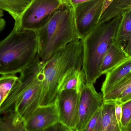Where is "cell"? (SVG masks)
<instances>
[{
  "label": "cell",
  "mask_w": 131,
  "mask_h": 131,
  "mask_svg": "<svg viewBox=\"0 0 131 131\" xmlns=\"http://www.w3.org/2000/svg\"><path fill=\"white\" fill-rule=\"evenodd\" d=\"M38 55L36 31L17 30L0 41V75H15L31 64Z\"/></svg>",
  "instance_id": "3957f363"
},
{
  "label": "cell",
  "mask_w": 131,
  "mask_h": 131,
  "mask_svg": "<svg viewBox=\"0 0 131 131\" xmlns=\"http://www.w3.org/2000/svg\"><path fill=\"white\" fill-rule=\"evenodd\" d=\"M4 15V13H3V11L0 10V17H2Z\"/></svg>",
  "instance_id": "4dcf8cb0"
},
{
  "label": "cell",
  "mask_w": 131,
  "mask_h": 131,
  "mask_svg": "<svg viewBox=\"0 0 131 131\" xmlns=\"http://www.w3.org/2000/svg\"><path fill=\"white\" fill-rule=\"evenodd\" d=\"M131 37V10H130L126 11L122 14L114 41L124 47L123 44H126Z\"/></svg>",
  "instance_id": "e0dca14e"
},
{
  "label": "cell",
  "mask_w": 131,
  "mask_h": 131,
  "mask_svg": "<svg viewBox=\"0 0 131 131\" xmlns=\"http://www.w3.org/2000/svg\"><path fill=\"white\" fill-rule=\"evenodd\" d=\"M60 121L56 100L53 103L40 105L25 121L26 131H46Z\"/></svg>",
  "instance_id": "30bf717a"
},
{
  "label": "cell",
  "mask_w": 131,
  "mask_h": 131,
  "mask_svg": "<svg viewBox=\"0 0 131 131\" xmlns=\"http://www.w3.org/2000/svg\"><path fill=\"white\" fill-rule=\"evenodd\" d=\"M126 131H131V120L127 128Z\"/></svg>",
  "instance_id": "f546056e"
},
{
  "label": "cell",
  "mask_w": 131,
  "mask_h": 131,
  "mask_svg": "<svg viewBox=\"0 0 131 131\" xmlns=\"http://www.w3.org/2000/svg\"><path fill=\"white\" fill-rule=\"evenodd\" d=\"M114 1V0H105L102 15L103 14V12L106 10V9L111 4V3Z\"/></svg>",
  "instance_id": "83f0119b"
},
{
  "label": "cell",
  "mask_w": 131,
  "mask_h": 131,
  "mask_svg": "<svg viewBox=\"0 0 131 131\" xmlns=\"http://www.w3.org/2000/svg\"><path fill=\"white\" fill-rule=\"evenodd\" d=\"M0 115V131H26L25 122L14 110Z\"/></svg>",
  "instance_id": "9a60e30c"
},
{
  "label": "cell",
  "mask_w": 131,
  "mask_h": 131,
  "mask_svg": "<svg viewBox=\"0 0 131 131\" xmlns=\"http://www.w3.org/2000/svg\"><path fill=\"white\" fill-rule=\"evenodd\" d=\"M103 103L102 94L96 91L94 84L86 83L80 92L79 121L76 131H84L88 123Z\"/></svg>",
  "instance_id": "ba28073f"
},
{
  "label": "cell",
  "mask_w": 131,
  "mask_h": 131,
  "mask_svg": "<svg viewBox=\"0 0 131 131\" xmlns=\"http://www.w3.org/2000/svg\"><path fill=\"white\" fill-rule=\"evenodd\" d=\"M83 51L82 40L78 38L42 64L43 81L40 105L53 102L57 98L60 83L66 75L74 68L81 69Z\"/></svg>",
  "instance_id": "7a4b0ae2"
},
{
  "label": "cell",
  "mask_w": 131,
  "mask_h": 131,
  "mask_svg": "<svg viewBox=\"0 0 131 131\" xmlns=\"http://www.w3.org/2000/svg\"><path fill=\"white\" fill-rule=\"evenodd\" d=\"M86 84L85 75L82 69L74 68L64 76L58 87L59 92L72 90L80 92Z\"/></svg>",
  "instance_id": "5bb4252c"
},
{
  "label": "cell",
  "mask_w": 131,
  "mask_h": 131,
  "mask_svg": "<svg viewBox=\"0 0 131 131\" xmlns=\"http://www.w3.org/2000/svg\"><path fill=\"white\" fill-rule=\"evenodd\" d=\"M130 57L125 51L124 47L114 41L102 59L100 69L101 75L105 74Z\"/></svg>",
  "instance_id": "7c38bea8"
},
{
  "label": "cell",
  "mask_w": 131,
  "mask_h": 131,
  "mask_svg": "<svg viewBox=\"0 0 131 131\" xmlns=\"http://www.w3.org/2000/svg\"><path fill=\"white\" fill-rule=\"evenodd\" d=\"M115 112L120 130L121 131H122V105L118 104H115Z\"/></svg>",
  "instance_id": "d4e9b609"
},
{
  "label": "cell",
  "mask_w": 131,
  "mask_h": 131,
  "mask_svg": "<svg viewBox=\"0 0 131 131\" xmlns=\"http://www.w3.org/2000/svg\"><path fill=\"white\" fill-rule=\"evenodd\" d=\"M101 108L98 110L88 123L84 131H101Z\"/></svg>",
  "instance_id": "44dd1931"
},
{
  "label": "cell",
  "mask_w": 131,
  "mask_h": 131,
  "mask_svg": "<svg viewBox=\"0 0 131 131\" xmlns=\"http://www.w3.org/2000/svg\"><path fill=\"white\" fill-rule=\"evenodd\" d=\"M90 0H61L63 6L73 7L81 3Z\"/></svg>",
  "instance_id": "484cf974"
},
{
  "label": "cell",
  "mask_w": 131,
  "mask_h": 131,
  "mask_svg": "<svg viewBox=\"0 0 131 131\" xmlns=\"http://www.w3.org/2000/svg\"><path fill=\"white\" fill-rule=\"evenodd\" d=\"M121 15L102 23L82 39L83 57L82 69L86 84H94L101 75L100 67L103 57L114 41Z\"/></svg>",
  "instance_id": "5b68a950"
},
{
  "label": "cell",
  "mask_w": 131,
  "mask_h": 131,
  "mask_svg": "<svg viewBox=\"0 0 131 131\" xmlns=\"http://www.w3.org/2000/svg\"><path fill=\"white\" fill-rule=\"evenodd\" d=\"M20 74L0 107V115L14 110L25 122L40 106L42 97L43 74L42 63L38 55Z\"/></svg>",
  "instance_id": "6da1fadb"
},
{
  "label": "cell",
  "mask_w": 131,
  "mask_h": 131,
  "mask_svg": "<svg viewBox=\"0 0 131 131\" xmlns=\"http://www.w3.org/2000/svg\"><path fill=\"white\" fill-rule=\"evenodd\" d=\"M36 32L38 55L44 64L59 50L79 38L75 29L73 7L62 6Z\"/></svg>",
  "instance_id": "277c9868"
},
{
  "label": "cell",
  "mask_w": 131,
  "mask_h": 131,
  "mask_svg": "<svg viewBox=\"0 0 131 131\" xmlns=\"http://www.w3.org/2000/svg\"><path fill=\"white\" fill-rule=\"evenodd\" d=\"M101 88L102 95L111 90L123 79L131 75V57L106 74Z\"/></svg>",
  "instance_id": "8fae6325"
},
{
  "label": "cell",
  "mask_w": 131,
  "mask_h": 131,
  "mask_svg": "<svg viewBox=\"0 0 131 131\" xmlns=\"http://www.w3.org/2000/svg\"><path fill=\"white\" fill-rule=\"evenodd\" d=\"M33 0H0V10L7 12L15 21L14 28L18 30L23 14Z\"/></svg>",
  "instance_id": "4fadbf2b"
},
{
  "label": "cell",
  "mask_w": 131,
  "mask_h": 131,
  "mask_svg": "<svg viewBox=\"0 0 131 131\" xmlns=\"http://www.w3.org/2000/svg\"><path fill=\"white\" fill-rule=\"evenodd\" d=\"M101 115V131H121L115 116L114 104L104 102Z\"/></svg>",
  "instance_id": "2e32d148"
},
{
  "label": "cell",
  "mask_w": 131,
  "mask_h": 131,
  "mask_svg": "<svg viewBox=\"0 0 131 131\" xmlns=\"http://www.w3.org/2000/svg\"><path fill=\"white\" fill-rule=\"evenodd\" d=\"M5 25L6 21L2 17H0V32L4 28Z\"/></svg>",
  "instance_id": "f1b7e54d"
},
{
  "label": "cell",
  "mask_w": 131,
  "mask_h": 131,
  "mask_svg": "<svg viewBox=\"0 0 131 131\" xmlns=\"http://www.w3.org/2000/svg\"><path fill=\"white\" fill-rule=\"evenodd\" d=\"M131 100V86L124 90L116 99L112 102L121 105Z\"/></svg>",
  "instance_id": "603a6c76"
},
{
  "label": "cell",
  "mask_w": 131,
  "mask_h": 131,
  "mask_svg": "<svg viewBox=\"0 0 131 131\" xmlns=\"http://www.w3.org/2000/svg\"><path fill=\"white\" fill-rule=\"evenodd\" d=\"M80 92L72 90L59 92L56 100L60 121L71 131H76L79 121V105Z\"/></svg>",
  "instance_id": "9c48e42d"
},
{
  "label": "cell",
  "mask_w": 131,
  "mask_h": 131,
  "mask_svg": "<svg viewBox=\"0 0 131 131\" xmlns=\"http://www.w3.org/2000/svg\"><path fill=\"white\" fill-rule=\"evenodd\" d=\"M18 78V77L15 75H5L0 77V107L7 98Z\"/></svg>",
  "instance_id": "d6986e66"
},
{
  "label": "cell",
  "mask_w": 131,
  "mask_h": 131,
  "mask_svg": "<svg viewBox=\"0 0 131 131\" xmlns=\"http://www.w3.org/2000/svg\"><path fill=\"white\" fill-rule=\"evenodd\" d=\"M124 50L128 56L131 57V37L124 48Z\"/></svg>",
  "instance_id": "4316f807"
},
{
  "label": "cell",
  "mask_w": 131,
  "mask_h": 131,
  "mask_svg": "<svg viewBox=\"0 0 131 131\" xmlns=\"http://www.w3.org/2000/svg\"><path fill=\"white\" fill-rule=\"evenodd\" d=\"M63 6L61 0H33L21 16L18 30L37 31Z\"/></svg>",
  "instance_id": "8992f818"
},
{
  "label": "cell",
  "mask_w": 131,
  "mask_h": 131,
  "mask_svg": "<svg viewBox=\"0 0 131 131\" xmlns=\"http://www.w3.org/2000/svg\"><path fill=\"white\" fill-rule=\"evenodd\" d=\"M131 86V75L123 79L112 89L102 95L104 102L112 103L126 88Z\"/></svg>",
  "instance_id": "ffe728a7"
},
{
  "label": "cell",
  "mask_w": 131,
  "mask_h": 131,
  "mask_svg": "<svg viewBox=\"0 0 131 131\" xmlns=\"http://www.w3.org/2000/svg\"><path fill=\"white\" fill-rule=\"evenodd\" d=\"M122 131H126L131 120V100L122 105Z\"/></svg>",
  "instance_id": "7402d4cb"
},
{
  "label": "cell",
  "mask_w": 131,
  "mask_h": 131,
  "mask_svg": "<svg viewBox=\"0 0 131 131\" xmlns=\"http://www.w3.org/2000/svg\"><path fill=\"white\" fill-rule=\"evenodd\" d=\"M104 1L90 0L73 7L79 38H84L97 24L102 14Z\"/></svg>",
  "instance_id": "52a82bcc"
},
{
  "label": "cell",
  "mask_w": 131,
  "mask_h": 131,
  "mask_svg": "<svg viewBox=\"0 0 131 131\" xmlns=\"http://www.w3.org/2000/svg\"><path fill=\"white\" fill-rule=\"evenodd\" d=\"M131 10V0H114L103 12L98 23L107 21Z\"/></svg>",
  "instance_id": "ac0fdd59"
},
{
  "label": "cell",
  "mask_w": 131,
  "mask_h": 131,
  "mask_svg": "<svg viewBox=\"0 0 131 131\" xmlns=\"http://www.w3.org/2000/svg\"><path fill=\"white\" fill-rule=\"evenodd\" d=\"M46 131H71L68 127L59 121L54 124Z\"/></svg>",
  "instance_id": "cb8c5ba5"
}]
</instances>
